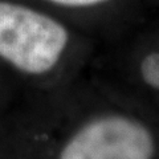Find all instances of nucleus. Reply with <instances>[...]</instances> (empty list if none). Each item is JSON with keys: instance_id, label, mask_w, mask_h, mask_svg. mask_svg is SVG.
I'll use <instances>...</instances> for the list:
<instances>
[{"instance_id": "f257e3e1", "label": "nucleus", "mask_w": 159, "mask_h": 159, "mask_svg": "<svg viewBox=\"0 0 159 159\" xmlns=\"http://www.w3.org/2000/svg\"><path fill=\"white\" fill-rule=\"evenodd\" d=\"M77 51L64 20L34 3L0 0V64L21 78L49 82L62 74Z\"/></svg>"}, {"instance_id": "f03ea898", "label": "nucleus", "mask_w": 159, "mask_h": 159, "mask_svg": "<svg viewBox=\"0 0 159 159\" xmlns=\"http://www.w3.org/2000/svg\"><path fill=\"white\" fill-rule=\"evenodd\" d=\"M49 138L45 159H152L155 145L141 122L114 113L80 117Z\"/></svg>"}, {"instance_id": "7ed1b4c3", "label": "nucleus", "mask_w": 159, "mask_h": 159, "mask_svg": "<svg viewBox=\"0 0 159 159\" xmlns=\"http://www.w3.org/2000/svg\"><path fill=\"white\" fill-rule=\"evenodd\" d=\"M34 4L51 12L86 13L113 3L114 0H34Z\"/></svg>"}, {"instance_id": "20e7f679", "label": "nucleus", "mask_w": 159, "mask_h": 159, "mask_svg": "<svg viewBox=\"0 0 159 159\" xmlns=\"http://www.w3.org/2000/svg\"><path fill=\"white\" fill-rule=\"evenodd\" d=\"M139 74L147 86L159 90V52L152 51L143 56L139 62Z\"/></svg>"}]
</instances>
